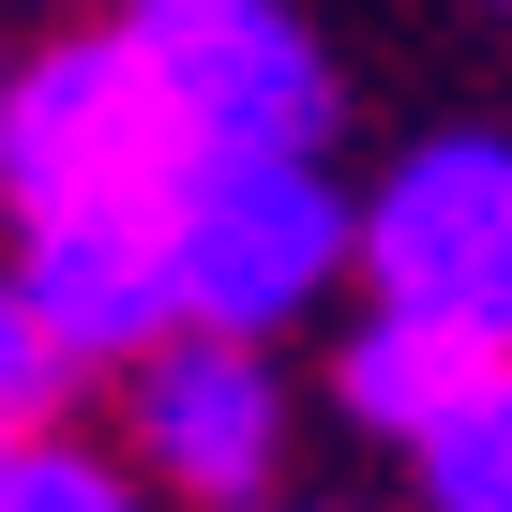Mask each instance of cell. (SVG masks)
I'll return each instance as SVG.
<instances>
[{
	"mask_svg": "<svg viewBox=\"0 0 512 512\" xmlns=\"http://www.w3.org/2000/svg\"><path fill=\"white\" fill-rule=\"evenodd\" d=\"M196 166L166 76L136 31H61L0 76V211L46 226V211H166V181Z\"/></svg>",
	"mask_w": 512,
	"mask_h": 512,
	"instance_id": "cell-1",
	"label": "cell"
},
{
	"mask_svg": "<svg viewBox=\"0 0 512 512\" xmlns=\"http://www.w3.org/2000/svg\"><path fill=\"white\" fill-rule=\"evenodd\" d=\"M166 256L196 332H287L362 256V211L317 181V151H196L166 181Z\"/></svg>",
	"mask_w": 512,
	"mask_h": 512,
	"instance_id": "cell-2",
	"label": "cell"
},
{
	"mask_svg": "<svg viewBox=\"0 0 512 512\" xmlns=\"http://www.w3.org/2000/svg\"><path fill=\"white\" fill-rule=\"evenodd\" d=\"M362 287L512 347V136H422L362 196Z\"/></svg>",
	"mask_w": 512,
	"mask_h": 512,
	"instance_id": "cell-3",
	"label": "cell"
},
{
	"mask_svg": "<svg viewBox=\"0 0 512 512\" xmlns=\"http://www.w3.org/2000/svg\"><path fill=\"white\" fill-rule=\"evenodd\" d=\"M121 31L151 46L196 151H317L332 136V61L287 0H136Z\"/></svg>",
	"mask_w": 512,
	"mask_h": 512,
	"instance_id": "cell-4",
	"label": "cell"
},
{
	"mask_svg": "<svg viewBox=\"0 0 512 512\" xmlns=\"http://www.w3.org/2000/svg\"><path fill=\"white\" fill-rule=\"evenodd\" d=\"M121 452H151V482L181 497H256L287 452V377L256 332H166L151 362H121Z\"/></svg>",
	"mask_w": 512,
	"mask_h": 512,
	"instance_id": "cell-5",
	"label": "cell"
},
{
	"mask_svg": "<svg viewBox=\"0 0 512 512\" xmlns=\"http://www.w3.org/2000/svg\"><path fill=\"white\" fill-rule=\"evenodd\" d=\"M16 287H31V332L76 362H151L181 332V256H166V211H46L16 226Z\"/></svg>",
	"mask_w": 512,
	"mask_h": 512,
	"instance_id": "cell-6",
	"label": "cell"
},
{
	"mask_svg": "<svg viewBox=\"0 0 512 512\" xmlns=\"http://www.w3.org/2000/svg\"><path fill=\"white\" fill-rule=\"evenodd\" d=\"M497 362H512V347H482V332H452V317L377 302V317L347 332V377H332V392H347V422H377V437H407V452H422V437H437Z\"/></svg>",
	"mask_w": 512,
	"mask_h": 512,
	"instance_id": "cell-7",
	"label": "cell"
},
{
	"mask_svg": "<svg viewBox=\"0 0 512 512\" xmlns=\"http://www.w3.org/2000/svg\"><path fill=\"white\" fill-rule=\"evenodd\" d=\"M422 512H512V362L422 437Z\"/></svg>",
	"mask_w": 512,
	"mask_h": 512,
	"instance_id": "cell-8",
	"label": "cell"
},
{
	"mask_svg": "<svg viewBox=\"0 0 512 512\" xmlns=\"http://www.w3.org/2000/svg\"><path fill=\"white\" fill-rule=\"evenodd\" d=\"M0 512H151V482H136V452H91V437H16L0 452Z\"/></svg>",
	"mask_w": 512,
	"mask_h": 512,
	"instance_id": "cell-9",
	"label": "cell"
},
{
	"mask_svg": "<svg viewBox=\"0 0 512 512\" xmlns=\"http://www.w3.org/2000/svg\"><path fill=\"white\" fill-rule=\"evenodd\" d=\"M46 377H61V347L31 332V287L0 272V437H31V422H46Z\"/></svg>",
	"mask_w": 512,
	"mask_h": 512,
	"instance_id": "cell-10",
	"label": "cell"
},
{
	"mask_svg": "<svg viewBox=\"0 0 512 512\" xmlns=\"http://www.w3.org/2000/svg\"><path fill=\"white\" fill-rule=\"evenodd\" d=\"M0 452H16V437H0Z\"/></svg>",
	"mask_w": 512,
	"mask_h": 512,
	"instance_id": "cell-11",
	"label": "cell"
}]
</instances>
